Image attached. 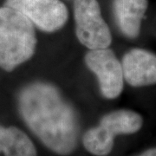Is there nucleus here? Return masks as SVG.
<instances>
[{"label":"nucleus","mask_w":156,"mask_h":156,"mask_svg":"<svg viewBox=\"0 0 156 156\" xmlns=\"http://www.w3.org/2000/svg\"><path fill=\"white\" fill-rule=\"evenodd\" d=\"M139 156H156V147L149 148L147 150L144 151Z\"/></svg>","instance_id":"10"},{"label":"nucleus","mask_w":156,"mask_h":156,"mask_svg":"<svg viewBox=\"0 0 156 156\" xmlns=\"http://www.w3.org/2000/svg\"><path fill=\"white\" fill-rule=\"evenodd\" d=\"M84 63L95 76L101 95L105 99L114 100L121 95L124 88L122 68L113 50H89L84 55Z\"/></svg>","instance_id":"5"},{"label":"nucleus","mask_w":156,"mask_h":156,"mask_svg":"<svg viewBox=\"0 0 156 156\" xmlns=\"http://www.w3.org/2000/svg\"><path fill=\"white\" fill-rule=\"evenodd\" d=\"M147 7V0H113L114 18L119 30L125 37L135 39L139 37Z\"/></svg>","instance_id":"8"},{"label":"nucleus","mask_w":156,"mask_h":156,"mask_svg":"<svg viewBox=\"0 0 156 156\" xmlns=\"http://www.w3.org/2000/svg\"><path fill=\"white\" fill-rule=\"evenodd\" d=\"M5 156H37L31 140L17 127L0 125V153Z\"/></svg>","instance_id":"9"},{"label":"nucleus","mask_w":156,"mask_h":156,"mask_svg":"<svg viewBox=\"0 0 156 156\" xmlns=\"http://www.w3.org/2000/svg\"><path fill=\"white\" fill-rule=\"evenodd\" d=\"M37 44L33 23L20 11L0 7V69L11 72L30 60Z\"/></svg>","instance_id":"2"},{"label":"nucleus","mask_w":156,"mask_h":156,"mask_svg":"<svg viewBox=\"0 0 156 156\" xmlns=\"http://www.w3.org/2000/svg\"><path fill=\"white\" fill-rule=\"evenodd\" d=\"M4 5L20 11L47 33L60 30L69 19V10L61 0H5Z\"/></svg>","instance_id":"6"},{"label":"nucleus","mask_w":156,"mask_h":156,"mask_svg":"<svg viewBox=\"0 0 156 156\" xmlns=\"http://www.w3.org/2000/svg\"><path fill=\"white\" fill-rule=\"evenodd\" d=\"M124 81L134 88L156 84V54L134 48L127 51L121 62Z\"/></svg>","instance_id":"7"},{"label":"nucleus","mask_w":156,"mask_h":156,"mask_svg":"<svg viewBox=\"0 0 156 156\" xmlns=\"http://www.w3.org/2000/svg\"><path fill=\"white\" fill-rule=\"evenodd\" d=\"M143 125V118L130 109H116L104 115L98 126L89 128L83 136L85 149L95 156H106L114 147L115 138L122 134L137 133Z\"/></svg>","instance_id":"3"},{"label":"nucleus","mask_w":156,"mask_h":156,"mask_svg":"<svg viewBox=\"0 0 156 156\" xmlns=\"http://www.w3.org/2000/svg\"><path fill=\"white\" fill-rule=\"evenodd\" d=\"M17 105L23 121L47 148L59 155L76 149L80 134L77 112L57 86L31 81L18 90Z\"/></svg>","instance_id":"1"},{"label":"nucleus","mask_w":156,"mask_h":156,"mask_svg":"<svg viewBox=\"0 0 156 156\" xmlns=\"http://www.w3.org/2000/svg\"><path fill=\"white\" fill-rule=\"evenodd\" d=\"M73 15L76 37L81 44L88 50L109 48L111 31L97 0H74Z\"/></svg>","instance_id":"4"}]
</instances>
